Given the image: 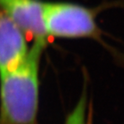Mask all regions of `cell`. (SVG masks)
I'll return each instance as SVG.
<instances>
[{"mask_svg":"<svg viewBox=\"0 0 124 124\" xmlns=\"http://www.w3.org/2000/svg\"><path fill=\"white\" fill-rule=\"evenodd\" d=\"M28 52L26 35L0 10V76L16 69Z\"/></svg>","mask_w":124,"mask_h":124,"instance_id":"obj_4","label":"cell"},{"mask_svg":"<svg viewBox=\"0 0 124 124\" xmlns=\"http://www.w3.org/2000/svg\"><path fill=\"white\" fill-rule=\"evenodd\" d=\"M46 45L35 41L17 67L0 76V124H38L39 68Z\"/></svg>","mask_w":124,"mask_h":124,"instance_id":"obj_1","label":"cell"},{"mask_svg":"<svg viewBox=\"0 0 124 124\" xmlns=\"http://www.w3.org/2000/svg\"><path fill=\"white\" fill-rule=\"evenodd\" d=\"M0 10L34 41L47 42L44 23V2L40 0H0Z\"/></svg>","mask_w":124,"mask_h":124,"instance_id":"obj_3","label":"cell"},{"mask_svg":"<svg viewBox=\"0 0 124 124\" xmlns=\"http://www.w3.org/2000/svg\"><path fill=\"white\" fill-rule=\"evenodd\" d=\"M87 124H92V116H91V109L89 112V116L87 117Z\"/></svg>","mask_w":124,"mask_h":124,"instance_id":"obj_6","label":"cell"},{"mask_svg":"<svg viewBox=\"0 0 124 124\" xmlns=\"http://www.w3.org/2000/svg\"><path fill=\"white\" fill-rule=\"evenodd\" d=\"M86 91H84L79 101L73 108V110L68 115L65 124H87L86 120V105H87Z\"/></svg>","mask_w":124,"mask_h":124,"instance_id":"obj_5","label":"cell"},{"mask_svg":"<svg viewBox=\"0 0 124 124\" xmlns=\"http://www.w3.org/2000/svg\"><path fill=\"white\" fill-rule=\"evenodd\" d=\"M121 1L87 7L70 2L44 3V23L47 36L56 38L92 39L103 42V32L98 27L97 16L106 9L123 6Z\"/></svg>","mask_w":124,"mask_h":124,"instance_id":"obj_2","label":"cell"}]
</instances>
